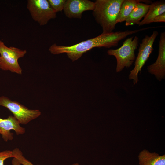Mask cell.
Returning <instances> with one entry per match:
<instances>
[{
  "label": "cell",
  "mask_w": 165,
  "mask_h": 165,
  "mask_svg": "<svg viewBox=\"0 0 165 165\" xmlns=\"http://www.w3.org/2000/svg\"><path fill=\"white\" fill-rule=\"evenodd\" d=\"M138 31L136 29L102 33L95 37L70 46L58 45L54 43L50 46L49 50L54 55L66 53L68 58L74 61L80 58L84 53L93 48L117 46L120 41Z\"/></svg>",
  "instance_id": "cell-1"
},
{
  "label": "cell",
  "mask_w": 165,
  "mask_h": 165,
  "mask_svg": "<svg viewBox=\"0 0 165 165\" xmlns=\"http://www.w3.org/2000/svg\"><path fill=\"white\" fill-rule=\"evenodd\" d=\"M123 0H96L93 15L101 26L102 33L113 32L121 4Z\"/></svg>",
  "instance_id": "cell-2"
},
{
  "label": "cell",
  "mask_w": 165,
  "mask_h": 165,
  "mask_svg": "<svg viewBox=\"0 0 165 165\" xmlns=\"http://www.w3.org/2000/svg\"><path fill=\"white\" fill-rule=\"evenodd\" d=\"M138 41L137 36H131L125 40L119 48L108 50V55L113 56L116 58L117 72H120L125 67L128 68L132 65L136 59L135 51L138 48Z\"/></svg>",
  "instance_id": "cell-3"
},
{
  "label": "cell",
  "mask_w": 165,
  "mask_h": 165,
  "mask_svg": "<svg viewBox=\"0 0 165 165\" xmlns=\"http://www.w3.org/2000/svg\"><path fill=\"white\" fill-rule=\"evenodd\" d=\"M27 52L26 50L13 46L8 47L0 40V69L21 74L22 70L18 60L23 57Z\"/></svg>",
  "instance_id": "cell-4"
},
{
  "label": "cell",
  "mask_w": 165,
  "mask_h": 165,
  "mask_svg": "<svg viewBox=\"0 0 165 165\" xmlns=\"http://www.w3.org/2000/svg\"><path fill=\"white\" fill-rule=\"evenodd\" d=\"M158 35L156 31H153L150 36L146 35L140 44L137 57L135 60L134 67L129 76L130 80H133L134 84L138 81V74L154 50L153 45Z\"/></svg>",
  "instance_id": "cell-5"
},
{
  "label": "cell",
  "mask_w": 165,
  "mask_h": 165,
  "mask_svg": "<svg viewBox=\"0 0 165 165\" xmlns=\"http://www.w3.org/2000/svg\"><path fill=\"white\" fill-rule=\"evenodd\" d=\"M0 106L5 107L9 110L20 124L25 125L38 117L41 115L38 109H30L8 97H0Z\"/></svg>",
  "instance_id": "cell-6"
},
{
  "label": "cell",
  "mask_w": 165,
  "mask_h": 165,
  "mask_svg": "<svg viewBox=\"0 0 165 165\" xmlns=\"http://www.w3.org/2000/svg\"><path fill=\"white\" fill-rule=\"evenodd\" d=\"M27 7L32 19L41 26L46 25L56 17V13L47 0H28Z\"/></svg>",
  "instance_id": "cell-7"
},
{
  "label": "cell",
  "mask_w": 165,
  "mask_h": 165,
  "mask_svg": "<svg viewBox=\"0 0 165 165\" xmlns=\"http://www.w3.org/2000/svg\"><path fill=\"white\" fill-rule=\"evenodd\" d=\"M94 7V2L88 0H67L63 10L69 18L81 19L84 12L93 11Z\"/></svg>",
  "instance_id": "cell-8"
},
{
  "label": "cell",
  "mask_w": 165,
  "mask_h": 165,
  "mask_svg": "<svg viewBox=\"0 0 165 165\" xmlns=\"http://www.w3.org/2000/svg\"><path fill=\"white\" fill-rule=\"evenodd\" d=\"M158 56L156 61L147 67L148 72L161 81L165 77V32L160 34Z\"/></svg>",
  "instance_id": "cell-9"
},
{
  "label": "cell",
  "mask_w": 165,
  "mask_h": 165,
  "mask_svg": "<svg viewBox=\"0 0 165 165\" xmlns=\"http://www.w3.org/2000/svg\"><path fill=\"white\" fill-rule=\"evenodd\" d=\"M11 130H14L17 135L23 134L25 132V129L20 126L14 116L10 115L6 119L0 118V134L6 142L14 138L13 134L11 132Z\"/></svg>",
  "instance_id": "cell-10"
},
{
  "label": "cell",
  "mask_w": 165,
  "mask_h": 165,
  "mask_svg": "<svg viewBox=\"0 0 165 165\" xmlns=\"http://www.w3.org/2000/svg\"><path fill=\"white\" fill-rule=\"evenodd\" d=\"M165 13V0H159L152 2L150 4L148 10L139 26L153 23L154 19L157 16Z\"/></svg>",
  "instance_id": "cell-11"
},
{
  "label": "cell",
  "mask_w": 165,
  "mask_h": 165,
  "mask_svg": "<svg viewBox=\"0 0 165 165\" xmlns=\"http://www.w3.org/2000/svg\"><path fill=\"white\" fill-rule=\"evenodd\" d=\"M149 6L150 4L143 2L138 3L127 18L125 21V25H138L142 19L146 14Z\"/></svg>",
  "instance_id": "cell-12"
},
{
  "label": "cell",
  "mask_w": 165,
  "mask_h": 165,
  "mask_svg": "<svg viewBox=\"0 0 165 165\" xmlns=\"http://www.w3.org/2000/svg\"><path fill=\"white\" fill-rule=\"evenodd\" d=\"M142 2L150 4L152 2L147 0H123L120 8L116 23L125 21L136 5Z\"/></svg>",
  "instance_id": "cell-13"
},
{
  "label": "cell",
  "mask_w": 165,
  "mask_h": 165,
  "mask_svg": "<svg viewBox=\"0 0 165 165\" xmlns=\"http://www.w3.org/2000/svg\"><path fill=\"white\" fill-rule=\"evenodd\" d=\"M140 165H165V155L150 153L146 150L141 151L138 156Z\"/></svg>",
  "instance_id": "cell-14"
},
{
  "label": "cell",
  "mask_w": 165,
  "mask_h": 165,
  "mask_svg": "<svg viewBox=\"0 0 165 165\" xmlns=\"http://www.w3.org/2000/svg\"><path fill=\"white\" fill-rule=\"evenodd\" d=\"M12 152L13 158H16L21 165H35L23 156V153L19 148H15L12 150Z\"/></svg>",
  "instance_id": "cell-15"
},
{
  "label": "cell",
  "mask_w": 165,
  "mask_h": 165,
  "mask_svg": "<svg viewBox=\"0 0 165 165\" xmlns=\"http://www.w3.org/2000/svg\"><path fill=\"white\" fill-rule=\"evenodd\" d=\"M51 7L57 13L64 10L66 0H48Z\"/></svg>",
  "instance_id": "cell-16"
},
{
  "label": "cell",
  "mask_w": 165,
  "mask_h": 165,
  "mask_svg": "<svg viewBox=\"0 0 165 165\" xmlns=\"http://www.w3.org/2000/svg\"><path fill=\"white\" fill-rule=\"evenodd\" d=\"M12 157L13 158L12 151L6 150L0 152V165H4V161Z\"/></svg>",
  "instance_id": "cell-17"
},
{
  "label": "cell",
  "mask_w": 165,
  "mask_h": 165,
  "mask_svg": "<svg viewBox=\"0 0 165 165\" xmlns=\"http://www.w3.org/2000/svg\"><path fill=\"white\" fill-rule=\"evenodd\" d=\"M165 22V13L157 16L154 19L153 22Z\"/></svg>",
  "instance_id": "cell-18"
},
{
  "label": "cell",
  "mask_w": 165,
  "mask_h": 165,
  "mask_svg": "<svg viewBox=\"0 0 165 165\" xmlns=\"http://www.w3.org/2000/svg\"><path fill=\"white\" fill-rule=\"evenodd\" d=\"M12 165H21V164L15 158H13L12 160Z\"/></svg>",
  "instance_id": "cell-19"
}]
</instances>
